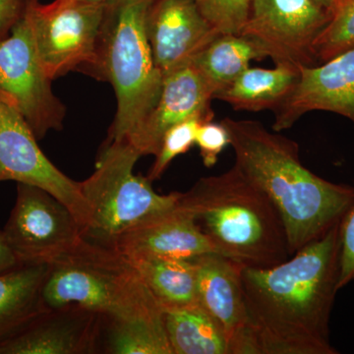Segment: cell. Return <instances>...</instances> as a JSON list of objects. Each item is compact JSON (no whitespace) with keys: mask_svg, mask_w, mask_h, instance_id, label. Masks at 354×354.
<instances>
[{"mask_svg":"<svg viewBox=\"0 0 354 354\" xmlns=\"http://www.w3.org/2000/svg\"><path fill=\"white\" fill-rule=\"evenodd\" d=\"M339 223L281 264L242 270L256 354L339 353L330 319L339 290Z\"/></svg>","mask_w":354,"mask_h":354,"instance_id":"6da1fadb","label":"cell"},{"mask_svg":"<svg viewBox=\"0 0 354 354\" xmlns=\"http://www.w3.org/2000/svg\"><path fill=\"white\" fill-rule=\"evenodd\" d=\"M234 165L278 209L290 255L321 239L354 203V187L330 183L302 164L297 142L256 120L225 118Z\"/></svg>","mask_w":354,"mask_h":354,"instance_id":"7a4b0ae2","label":"cell"},{"mask_svg":"<svg viewBox=\"0 0 354 354\" xmlns=\"http://www.w3.org/2000/svg\"><path fill=\"white\" fill-rule=\"evenodd\" d=\"M179 203L194 215L216 252L244 268L267 269L291 256L278 209L235 165L202 177L181 193Z\"/></svg>","mask_w":354,"mask_h":354,"instance_id":"3957f363","label":"cell"},{"mask_svg":"<svg viewBox=\"0 0 354 354\" xmlns=\"http://www.w3.org/2000/svg\"><path fill=\"white\" fill-rule=\"evenodd\" d=\"M153 0H108L97 60L91 75L108 81L116 97L115 118L106 141L127 139L157 104L164 76L153 60L146 32Z\"/></svg>","mask_w":354,"mask_h":354,"instance_id":"277c9868","label":"cell"},{"mask_svg":"<svg viewBox=\"0 0 354 354\" xmlns=\"http://www.w3.org/2000/svg\"><path fill=\"white\" fill-rule=\"evenodd\" d=\"M43 302L48 310L78 306L102 318L164 316L129 259L87 237L50 263Z\"/></svg>","mask_w":354,"mask_h":354,"instance_id":"5b68a950","label":"cell"},{"mask_svg":"<svg viewBox=\"0 0 354 354\" xmlns=\"http://www.w3.org/2000/svg\"><path fill=\"white\" fill-rule=\"evenodd\" d=\"M141 157L127 140L106 142L95 171L80 183L92 212L85 237L109 245L129 228L178 204L180 192L158 194L148 177L134 174Z\"/></svg>","mask_w":354,"mask_h":354,"instance_id":"8992f818","label":"cell"},{"mask_svg":"<svg viewBox=\"0 0 354 354\" xmlns=\"http://www.w3.org/2000/svg\"><path fill=\"white\" fill-rule=\"evenodd\" d=\"M104 4L28 0L26 14L44 71L53 80L73 70L90 73L97 60Z\"/></svg>","mask_w":354,"mask_h":354,"instance_id":"52a82bcc","label":"cell"},{"mask_svg":"<svg viewBox=\"0 0 354 354\" xmlns=\"http://www.w3.org/2000/svg\"><path fill=\"white\" fill-rule=\"evenodd\" d=\"M53 81L39 60L25 11L0 41V94L13 102L38 140L64 129L66 109L53 93Z\"/></svg>","mask_w":354,"mask_h":354,"instance_id":"ba28073f","label":"cell"},{"mask_svg":"<svg viewBox=\"0 0 354 354\" xmlns=\"http://www.w3.org/2000/svg\"><path fill=\"white\" fill-rule=\"evenodd\" d=\"M2 232L21 264H50L85 237L82 225L64 203L24 183H17L15 205Z\"/></svg>","mask_w":354,"mask_h":354,"instance_id":"9c48e42d","label":"cell"},{"mask_svg":"<svg viewBox=\"0 0 354 354\" xmlns=\"http://www.w3.org/2000/svg\"><path fill=\"white\" fill-rule=\"evenodd\" d=\"M8 180L48 191L74 214L85 234L92 225V212L81 183L65 176L46 158L19 109L0 94V183Z\"/></svg>","mask_w":354,"mask_h":354,"instance_id":"30bf717a","label":"cell"},{"mask_svg":"<svg viewBox=\"0 0 354 354\" xmlns=\"http://www.w3.org/2000/svg\"><path fill=\"white\" fill-rule=\"evenodd\" d=\"M330 18L315 0H250L239 35L255 41L274 64L314 66L316 39Z\"/></svg>","mask_w":354,"mask_h":354,"instance_id":"8fae6325","label":"cell"},{"mask_svg":"<svg viewBox=\"0 0 354 354\" xmlns=\"http://www.w3.org/2000/svg\"><path fill=\"white\" fill-rule=\"evenodd\" d=\"M146 32L162 76L191 64L221 32L203 15L196 0H153Z\"/></svg>","mask_w":354,"mask_h":354,"instance_id":"7c38bea8","label":"cell"},{"mask_svg":"<svg viewBox=\"0 0 354 354\" xmlns=\"http://www.w3.org/2000/svg\"><path fill=\"white\" fill-rule=\"evenodd\" d=\"M197 268V301L216 321L230 354H256L243 286V266L216 253L193 258Z\"/></svg>","mask_w":354,"mask_h":354,"instance_id":"4fadbf2b","label":"cell"},{"mask_svg":"<svg viewBox=\"0 0 354 354\" xmlns=\"http://www.w3.org/2000/svg\"><path fill=\"white\" fill-rule=\"evenodd\" d=\"M298 82L274 109V131L290 129L304 114L330 111L354 123V48L314 66H302Z\"/></svg>","mask_w":354,"mask_h":354,"instance_id":"5bb4252c","label":"cell"},{"mask_svg":"<svg viewBox=\"0 0 354 354\" xmlns=\"http://www.w3.org/2000/svg\"><path fill=\"white\" fill-rule=\"evenodd\" d=\"M214 93L192 64L164 77L157 104L127 140L141 156H155L169 128L194 116L214 118Z\"/></svg>","mask_w":354,"mask_h":354,"instance_id":"9a60e30c","label":"cell"},{"mask_svg":"<svg viewBox=\"0 0 354 354\" xmlns=\"http://www.w3.org/2000/svg\"><path fill=\"white\" fill-rule=\"evenodd\" d=\"M106 246L127 258L193 259L216 253L194 215L179 202L174 208L122 232Z\"/></svg>","mask_w":354,"mask_h":354,"instance_id":"2e32d148","label":"cell"},{"mask_svg":"<svg viewBox=\"0 0 354 354\" xmlns=\"http://www.w3.org/2000/svg\"><path fill=\"white\" fill-rule=\"evenodd\" d=\"M100 328L101 316L80 307L48 310L0 342V354L97 353Z\"/></svg>","mask_w":354,"mask_h":354,"instance_id":"e0dca14e","label":"cell"},{"mask_svg":"<svg viewBox=\"0 0 354 354\" xmlns=\"http://www.w3.org/2000/svg\"><path fill=\"white\" fill-rule=\"evenodd\" d=\"M50 264H22L0 274V342L12 337L48 309L43 288Z\"/></svg>","mask_w":354,"mask_h":354,"instance_id":"ac0fdd59","label":"cell"},{"mask_svg":"<svg viewBox=\"0 0 354 354\" xmlns=\"http://www.w3.org/2000/svg\"><path fill=\"white\" fill-rule=\"evenodd\" d=\"M299 74V68L288 64H276L272 69L249 67L215 99L227 102L235 111H274L292 92Z\"/></svg>","mask_w":354,"mask_h":354,"instance_id":"d6986e66","label":"cell"},{"mask_svg":"<svg viewBox=\"0 0 354 354\" xmlns=\"http://www.w3.org/2000/svg\"><path fill=\"white\" fill-rule=\"evenodd\" d=\"M128 259L164 310L183 308L198 304L197 268L193 259L160 257Z\"/></svg>","mask_w":354,"mask_h":354,"instance_id":"ffe728a7","label":"cell"},{"mask_svg":"<svg viewBox=\"0 0 354 354\" xmlns=\"http://www.w3.org/2000/svg\"><path fill=\"white\" fill-rule=\"evenodd\" d=\"M267 57L252 39L242 35L221 34L198 53L192 64L215 95L234 82L253 60Z\"/></svg>","mask_w":354,"mask_h":354,"instance_id":"44dd1931","label":"cell"},{"mask_svg":"<svg viewBox=\"0 0 354 354\" xmlns=\"http://www.w3.org/2000/svg\"><path fill=\"white\" fill-rule=\"evenodd\" d=\"M164 322L174 354H230L223 330L199 304L165 309Z\"/></svg>","mask_w":354,"mask_h":354,"instance_id":"7402d4cb","label":"cell"},{"mask_svg":"<svg viewBox=\"0 0 354 354\" xmlns=\"http://www.w3.org/2000/svg\"><path fill=\"white\" fill-rule=\"evenodd\" d=\"M101 339L104 353L174 354L165 332L164 316L129 319L101 317L99 341Z\"/></svg>","mask_w":354,"mask_h":354,"instance_id":"603a6c76","label":"cell"},{"mask_svg":"<svg viewBox=\"0 0 354 354\" xmlns=\"http://www.w3.org/2000/svg\"><path fill=\"white\" fill-rule=\"evenodd\" d=\"M354 48V0H339L332 18L316 39L314 51L318 64Z\"/></svg>","mask_w":354,"mask_h":354,"instance_id":"cb8c5ba5","label":"cell"},{"mask_svg":"<svg viewBox=\"0 0 354 354\" xmlns=\"http://www.w3.org/2000/svg\"><path fill=\"white\" fill-rule=\"evenodd\" d=\"M213 120L205 116H194L169 128L162 136L155 155V162L147 177L152 183L160 179L174 158L187 153L195 145L200 125L205 121Z\"/></svg>","mask_w":354,"mask_h":354,"instance_id":"d4e9b609","label":"cell"},{"mask_svg":"<svg viewBox=\"0 0 354 354\" xmlns=\"http://www.w3.org/2000/svg\"><path fill=\"white\" fill-rule=\"evenodd\" d=\"M200 10L221 34H241L250 0H196Z\"/></svg>","mask_w":354,"mask_h":354,"instance_id":"484cf974","label":"cell"},{"mask_svg":"<svg viewBox=\"0 0 354 354\" xmlns=\"http://www.w3.org/2000/svg\"><path fill=\"white\" fill-rule=\"evenodd\" d=\"M195 145L199 148L203 165L209 169L218 162V156L223 150L230 146V133L221 121H205L198 129Z\"/></svg>","mask_w":354,"mask_h":354,"instance_id":"4316f807","label":"cell"},{"mask_svg":"<svg viewBox=\"0 0 354 354\" xmlns=\"http://www.w3.org/2000/svg\"><path fill=\"white\" fill-rule=\"evenodd\" d=\"M339 290L354 281V203L339 223Z\"/></svg>","mask_w":354,"mask_h":354,"instance_id":"83f0119b","label":"cell"},{"mask_svg":"<svg viewBox=\"0 0 354 354\" xmlns=\"http://www.w3.org/2000/svg\"><path fill=\"white\" fill-rule=\"evenodd\" d=\"M28 0H0V41L10 35L24 16Z\"/></svg>","mask_w":354,"mask_h":354,"instance_id":"f1b7e54d","label":"cell"},{"mask_svg":"<svg viewBox=\"0 0 354 354\" xmlns=\"http://www.w3.org/2000/svg\"><path fill=\"white\" fill-rule=\"evenodd\" d=\"M20 265L22 264L7 243L3 232H0V274L10 271Z\"/></svg>","mask_w":354,"mask_h":354,"instance_id":"f546056e","label":"cell"},{"mask_svg":"<svg viewBox=\"0 0 354 354\" xmlns=\"http://www.w3.org/2000/svg\"><path fill=\"white\" fill-rule=\"evenodd\" d=\"M315 1L318 2L320 6H322L324 8L333 12L335 6L339 3V0H315Z\"/></svg>","mask_w":354,"mask_h":354,"instance_id":"4dcf8cb0","label":"cell"},{"mask_svg":"<svg viewBox=\"0 0 354 354\" xmlns=\"http://www.w3.org/2000/svg\"><path fill=\"white\" fill-rule=\"evenodd\" d=\"M78 1L86 2V3L104 4L108 0H78Z\"/></svg>","mask_w":354,"mask_h":354,"instance_id":"1f68e13d","label":"cell"}]
</instances>
